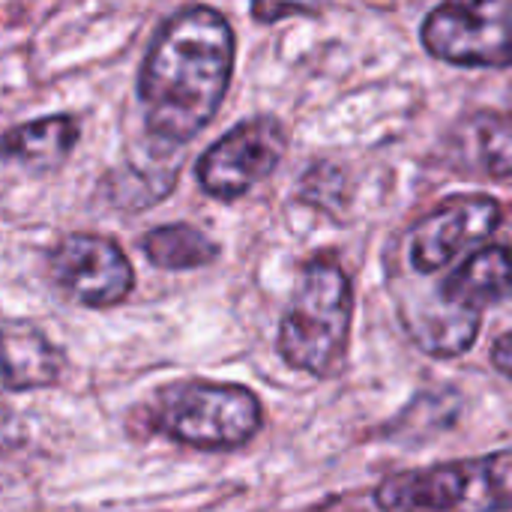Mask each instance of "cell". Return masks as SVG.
Segmentation results:
<instances>
[{
  "label": "cell",
  "instance_id": "obj_1",
  "mask_svg": "<svg viewBox=\"0 0 512 512\" xmlns=\"http://www.w3.org/2000/svg\"><path fill=\"white\" fill-rule=\"evenodd\" d=\"M237 39L228 18L204 3L183 6L153 36L138 96L153 138L180 147L219 111L234 75Z\"/></svg>",
  "mask_w": 512,
  "mask_h": 512
},
{
  "label": "cell",
  "instance_id": "obj_2",
  "mask_svg": "<svg viewBox=\"0 0 512 512\" xmlns=\"http://www.w3.org/2000/svg\"><path fill=\"white\" fill-rule=\"evenodd\" d=\"M512 297V249L486 246L468 255L438 291L405 309V330L432 357H459L474 348L483 312Z\"/></svg>",
  "mask_w": 512,
  "mask_h": 512
},
{
  "label": "cell",
  "instance_id": "obj_3",
  "mask_svg": "<svg viewBox=\"0 0 512 512\" xmlns=\"http://www.w3.org/2000/svg\"><path fill=\"white\" fill-rule=\"evenodd\" d=\"M354 291L336 255L303 264L291 306L279 324V357L303 375L333 378L348 354Z\"/></svg>",
  "mask_w": 512,
  "mask_h": 512
},
{
  "label": "cell",
  "instance_id": "obj_4",
  "mask_svg": "<svg viewBox=\"0 0 512 512\" xmlns=\"http://www.w3.org/2000/svg\"><path fill=\"white\" fill-rule=\"evenodd\" d=\"M150 432L192 450H240L264 426L258 396L240 384L183 381L159 390L144 414Z\"/></svg>",
  "mask_w": 512,
  "mask_h": 512
},
{
  "label": "cell",
  "instance_id": "obj_5",
  "mask_svg": "<svg viewBox=\"0 0 512 512\" xmlns=\"http://www.w3.org/2000/svg\"><path fill=\"white\" fill-rule=\"evenodd\" d=\"M384 510H501L512 507V450L474 462L405 471L375 489Z\"/></svg>",
  "mask_w": 512,
  "mask_h": 512
},
{
  "label": "cell",
  "instance_id": "obj_6",
  "mask_svg": "<svg viewBox=\"0 0 512 512\" xmlns=\"http://www.w3.org/2000/svg\"><path fill=\"white\" fill-rule=\"evenodd\" d=\"M420 39L453 66H512V0H456L432 9Z\"/></svg>",
  "mask_w": 512,
  "mask_h": 512
},
{
  "label": "cell",
  "instance_id": "obj_7",
  "mask_svg": "<svg viewBox=\"0 0 512 512\" xmlns=\"http://www.w3.org/2000/svg\"><path fill=\"white\" fill-rule=\"evenodd\" d=\"M288 147V132L276 117H252L225 132L195 162L198 186L216 201H237L270 177Z\"/></svg>",
  "mask_w": 512,
  "mask_h": 512
},
{
  "label": "cell",
  "instance_id": "obj_8",
  "mask_svg": "<svg viewBox=\"0 0 512 512\" xmlns=\"http://www.w3.org/2000/svg\"><path fill=\"white\" fill-rule=\"evenodd\" d=\"M48 273L63 294L90 309L123 303L135 288V270L123 249L102 234H69L48 252Z\"/></svg>",
  "mask_w": 512,
  "mask_h": 512
},
{
  "label": "cell",
  "instance_id": "obj_9",
  "mask_svg": "<svg viewBox=\"0 0 512 512\" xmlns=\"http://www.w3.org/2000/svg\"><path fill=\"white\" fill-rule=\"evenodd\" d=\"M504 210L489 195H456L423 216L408 231V264L429 276L456 261L468 246L483 243L498 231Z\"/></svg>",
  "mask_w": 512,
  "mask_h": 512
},
{
  "label": "cell",
  "instance_id": "obj_10",
  "mask_svg": "<svg viewBox=\"0 0 512 512\" xmlns=\"http://www.w3.org/2000/svg\"><path fill=\"white\" fill-rule=\"evenodd\" d=\"M63 354L30 321L3 324V387L6 393L45 390L60 381Z\"/></svg>",
  "mask_w": 512,
  "mask_h": 512
},
{
  "label": "cell",
  "instance_id": "obj_11",
  "mask_svg": "<svg viewBox=\"0 0 512 512\" xmlns=\"http://www.w3.org/2000/svg\"><path fill=\"white\" fill-rule=\"evenodd\" d=\"M453 165L486 180L512 177V111H480L471 114L459 129Z\"/></svg>",
  "mask_w": 512,
  "mask_h": 512
},
{
  "label": "cell",
  "instance_id": "obj_12",
  "mask_svg": "<svg viewBox=\"0 0 512 512\" xmlns=\"http://www.w3.org/2000/svg\"><path fill=\"white\" fill-rule=\"evenodd\" d=\"M78 144V120L69 114H51L30 123H21L6 132L3 156L6 162H18L33 174H45L60 168Z\"/></svg>",
  "mask_w": 512,
  "mask_h": 512
},
{
  "label": "cell",
  "instance_id": "obj_13",
  "mask_svg": "<svg viewBox=\"0 0 512 512\" xmlns=\"http://www.w3.org/2000/svg\"><path fill=\"white\" fill-rule=\"evenodd\" d=\"M141 252L159 270H198L219 258V246L192 225H159L141 237Z\"/></svg>",
  "mask_w": 512,
  "mask_h": 512
},
{
  "label": "cell",
  "instance_id": "obj_14",
  "mask_svg": "<svg viewBox=\"0 0 512 512\" xmlns=\"http://www.w3.org/2000/svg\"><path fill=\"white\" fill-rule=\"evenodd\" d=\"M297 198L303 204H312L318 210H327L330 216L342 213V207L348 204V192H345V174L333 165V162H318L312 165L300 186H297Z\"/></svg>",
  "mask_w": 512,
  "mask_h": 512
},
{
  "label": "cell",
  "instance_id": "obj_15",
  "mask_svg": "<svg viewBox=\"0 0 512 512\" xmlns=\"http://www.w3.org/2000/svg\"><path fill=\"white\" fill-rule=\"evenodd\" d=\"M492 363H495V369H498L504 378H510L512 381V333L501 336V339L495 342V348H492Z\"/></svg>",
  "mask_w": 512,
  "mask_h": 512
}]
</instances>
